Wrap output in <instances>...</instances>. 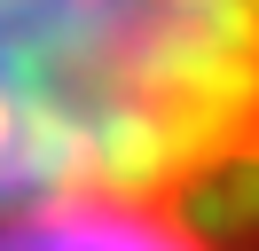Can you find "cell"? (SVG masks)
Returning <instances> with one entry per match:
<instances>
[{
    "label": "cell",
    "mask_w": 259,
    "mask_h": 251,
    "mask_svg": "<svg viewBox=\"0 0 259 251\" xmlns=\"http://www.w3.org/2000/svg\"><path fill=\"white\" fill-rule=\"evenodd\" d=\"M212 196H259V0H0V228Z\"/></svg>",
    "instance_id": "1"
},
{
    "label": "cell",
    "mask_w": 259,
    "mask_h": 251,
    "mask_svg": "<svg viewBox=\"0 0 259 251\" xmlns=\"http://www.w3.org/2000/svg\"><path fill=\"white\" fill-rule=\"evenodd\" d=\"M0 251H259V196L48 212L24 228H0Z\"/></svg>",
    "instance_id": "2"
}]
</instances>
